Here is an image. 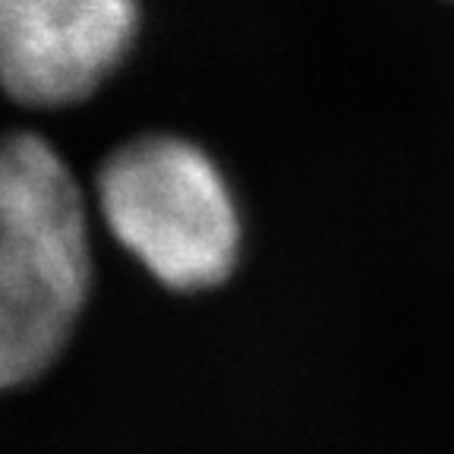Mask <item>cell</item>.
Instances as JSON below:
<instances>
[{
	"label": "cell",
	"instance_id": "1",
	"mask_svg": "<svg viewBox=\"0 0 454 454\" xmlns=\"http://www.w3.org/2000/svg\"><path fill=\"white\" fill-rule=\"evenodd\" d=\"M92 287L89 206L48 139H0V391L57 360Z\"/></svg>",
	"mask_w": 454,
	"mask_h": 454
},
{
	"label": "cell",
	"instance_id": "2",
	"mask_svg": "<svg viewBox=\"0 0 454 454\" xmlns=\"http://www.w3.org/2000/svg\"><path fill=\"white\" fill-rule=\"evenodd\" d=\"M107 231L155 281L180 294L227 281L240 259V208L215 158L170 133L139 136L98 170Z\"/></svg>",
	"mask_w": 454,
	"mask_h": 454
},
{
	"label": "cell",
	"instance_id": "3",
	"mask_svg": "<svg viewBox=\"0 0 454 454\" xmlns=\"http://www.w3.org/2000/svg\"><path fill=\"white\" fill-rule=\"evenodd\" d=\"M139 0H0V89L26 107H70L127 60Z\"/></svg>",
	"mask_w": 454,
	"mask_h": 454
}]
</instances>
